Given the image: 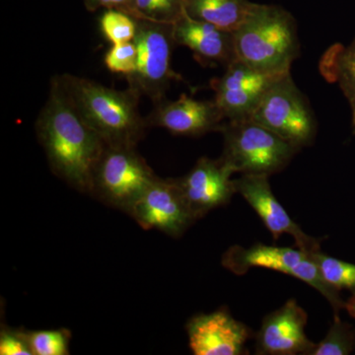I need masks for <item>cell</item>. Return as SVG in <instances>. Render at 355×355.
Listing matches in <instances>:
<instances>
[{
    "instance_id": "1",
    "label": "cell",
    "mask_w": 355,
    "mask_h": 355,
    "mask_svg": "<svg viewBox=\"0 0 355 355\" xmlns=\"http://www.w3.org/2000/svg\"><path fill=\"white\" fill-rule=\"evenodd\" d=\"M35 128L51 172L90 195L93 172L107 144L84 123L53 79Z\"/></svg>"
},
{
    "instance_id": "2",
    "label": "cell",
    "mask_w": 355,
    "mask_h": 355,
    "mask_svg": "<svg viewBox=\"0 0 355 355\" xmlns=\"http://www.w3.org/2000/svg\"><path fill=\"white\" fill-rule=\"evenodd\" d=\"M53 79L84 123L107 146L137 147L146 137L149 128L139 112L141 96L132 88L116 90L69 73Z\"/></svg>"
},
{
    "instance_id": "3",
    "label": "cell",
    "mask_w": 355,
    "mask_h": 355,
    "mask_svg": "<svg viewBox=\"0 0 355 355\" xmlns=\"http://www.w3.org/2000/svg\"><path fill=\"white\" fill-rule=\"evenodd\" d=\"M234 37L238 60L268 73H289L300 53L296 21L279 6L254 3Z\"/></svg>"
},
{
    "instance_id": "4",
    "label": "cell",
    "mask_w": 355,
    "mask_h": 355,
    "mask_svg": "<svg viewBox=\"0 0 355 355\" xmlns=\"http://www.w3.org/2000/svg\"><path fill=\"white\" fill-rule=\"evenodd\" d=\"M221 159L235 173L272 176L291 163L299 149L256 121H225Z\"/></svg>"
},
{
    "instance_id": "5",
    "label": "cell",
    "mask_w": 355,
    "mask_h": 355,
    "mask_svg": "<svg viewBox=\"0 0 355 355\" xmlns=\"http://www.w3.org/2000/svg\"><path fill=\"white\" fill-rule=\"evenodd\" d=\"M157 177L137 147L106 146L93 172L90 196L130 216Z\"/></svg>"
},
{
    "instance_id": "6",
    "label": "cell",
    "mask_w": 355,
    "mask_h": 355,
    "mask_svg": "<svg viewBox=\"0 0 355 355\" xmlns=\"http://www.w3.org/2000/svg\"><path fill=\"white\" fill-rule=\"evenodd\" d=\"M250 119L299 150L311 146L316 137L314 112L294 83L291 72L268 88Z\"/></svg>"
},
{
    "instance_id": "7",
    "label": "cell",
    "mask_w": 355,
    "mask_h": 355,
    "mask_svg": "<svg viewBox=\"0 0 355 355\" xmlns=\"http://www.w3.org/2000/svg\"><path fill=\"white\" fill-rule=\"evenodd\" d=\"M222 265L237 275H245L253 268L286 273L316 289L330 302L336 313L345 307L338 289L324 282L309 252L297 247L268 246L261 243L249 248L236 245L223 254Z\"/></svg>"
},
{
    "instance_id": "8",
    "label": "cell",
    "mask_w": 355,
    "mask_h": 355,
    "mask_svg": "<svg viewBox=\"0 0 355 355\" xmlns=\"http://www.w3.org/2000/svg\"><path fill=\"white\" fill-rule=\"evenodd\" d=\"M133 42L139 51V60L135 73L125 78L128 87L156 104L165 99L173 81L181 79L172 69L173 50L176 46L174 24L137 19Z\"/></svg>"
},
{
    "instance_id": "9",
    "label": "cell",
    "mask_w": 355,
    "mask_h": 355,
    "mask_svg": "<svg viewBox=\"0 0 355 355\" xmlns=\"http://www.w3.org/2000/svg\"><path fill=\"white\" fill-rule=\"evenodd\" d=\"M284 76L261 71L236 60L210 85L226 121L249 120L268 88Z\"/></svg>"
},
{
    "instance_id": "10",
    "label": "cell",
    "mask_w": 355,
    "mask_h": 355,
    "mask_svg": "<svg viewBox=\"0 0 355 355\" xmlns=\"http://www.w3.org/2000/svg\"><path fill=\"white\" fill-rule=\"evenodd\" d=\"M130 216L146 230L155 229L173 238L181 237L197 221L176 178H156Z\"/></svg>"
},
{
    "instance_id": "11",
    "label": "cell",
    "mask_w": 355,
    "mask_h": 355,
    "mask_svg": "<svg viewBox=\"0 0 355 355\" xmlns=\"http://www.w3.org/2000/svg\"><path fill=\"white\" fill-rule=\"evenodd\" d=\"M234 172L221 158L198 159L190 172L176 178L178 186L195 218L230 202L235 195Z\"/></svg>"
},
{
    "instance_id": "12",
    "label": "cell",
    "mask_w": 355,
    "mask_h": 355,
    "mask_svg": "<svg viewBox=\"0 0 355 355\" xmlns=\"http://www.w3.org/2000/svg\"><path fill=\"white\" fill-rule=\"evenodd\" d=\"M146 119L148 128H162L173 135L191 137L219 132L226 121L214 100H197L186 94L175 101L165 98L153 104Z\"/></svg>"
},
{
    "instance_id": "13",
    "label": "cell",
    "mask_w": 355,
    "mask_h": 355,
    "mask_svg": "<svg viewBox=\"0 0 355 355\" xmlns=\"http://www.w3.org/2000/svg\"><path fill=\"white\" fill-rule=\"evenodd\" d=\"M268 176L266 175H242L234 180L236 193L257 212L261 221L277 241L282 235H291L295 247L306 252L321 249L319 239L306 234L297 223L292 220L282 203L270 189Z\"/></svg>"
},
{
    "instance_id": "14",
    "label": "cell",
    "mask_w": 355,
    "mask_h": 355,
    "mask_svg": "<svg viewBox=\"0 0 355 355\" xmlns=\"http://www.w3.org/2000/svg\"><path fill=\"white\" fill-rule=\"evenodd\" d=\"M189 345L195 355L248 354L246 343L251 330L237 321L227 309L198 314L186 324Z\"/></svg>"
},
{
    "instance_id": "15",
    "label": "cell",
    "mask_w": 355,
    "mask_h": 355,
    "mask_svg": "<svg viewBox=\"0 0 355 355\" xmlns=\"http://www.w3.org/2000/svg\"><path fill=\"white\" fill-rule=\"evenodd\" d=\"M307 313L294 299L265 317L257 334L256 352L263 355H310L316 343L305 333Z\"/></svg>"
},
{
    "instance_id": "16",
    "label": "cell",
    "mask_w": 355,
    "mask_h": 355,
    "mask_svg": "<svg viewBox=\"0 0 355 355\" xmlns=\"http://www.w3.org/2000/svg\"><path fill=\"white\" fill-rule=\"evenodd\" d=\"M174 39L176 46L190 49L196 60L205 67H227L238 60L234 32L193 19L187 14L175 23Z\"/></svg>"
},
{
    "instance_id": "17",
    "label": "cell",
    "mask_w": 355,
    "mask_h": 355,
    "mask_svg": "<svg viewBox=\"0 0 355 355\" xmlns=\"http://www.w3.org/2000/svg\"><path fill=\"white\" fill-rule=\"evenodd\" d=\"M253 6L249 0H186V14L193 19L234 32Z\"/></svg>"
},
{
    "instance_id": "18",
    "label": "cell",
    "mask_w": 355,
    "mask_h": 355,
    "mask_svg": "<svg viewBox=\"0 0 355 355\" xmlns=\"http://www.w3.org/2000/svg\"><path fill=\"white\" fill-rule=\"evenodd\" d=\"M319 69L329 83L340 86L349 100L355 132V39L347 46L336 44L324 51Z\"/></svg>"
},
{
    "instance_id": "19",
    "label": "cell",
    "mask_w": 355,
    "mask_h": 355,
    "mask_svg": "<svg viewBox=\"0 0 355 355\" xmlns=\"http://www.w3.org/2000/svg\"><path fill=\"white\" fill-rule=\"evenodd\" d=\"M186 14V0H133L132 16L137 19L175 24Z\"/></svg>"
},
{
    "instance_id": "20",
    "label": "cell",
    "mask_w": 355,
    "mask_h": 355,
    "mask_svg": "<svg viewBox=\"0 0 355 355\" xmlns=\"http://www.w3.org/2000/svg\"><path fill=\"white\" fill-rule=\"evenodd\" d=\"M327 284L334 288L355 292V265L328 256L321 251L309 252Z\"/></svg>"
},
{
    "instance_id": "21",
    "label": "cell",
    "mask_w": 355,
    "mask_h": 355,
    "mask_svg": "<svg viewBox=\"0 0 355 355\" xmlns=\"http://www.w3.org/2000/svg\"><path fill=\"white\" fill-rule=\"evenodd\" d=\"M103 36L111 44L135 41L137 19L120 9H105L99 19Z\"/></svg>"
},
{
    "instance_id": "22",
    "label": "cell",
    "mask_w": 355,
    "mask_h": 355,
    "mask_svg": "<svg viewBox=\"0 0 355 355\" xmlns=\"http://www.w3.org/2000/svg\"><path fill=\"white\" fill-rule=\"evenodd\" d=\"M70 338L67 329L27 331L33 355H69Z\"/></svg>"
},
{
    "instance_id": "23",
    "label": "cell",
    "mask_w": 355,
    "mask_h": 355,
    "mask_svg": "<svg viewBox=\"0 0 355 355\" xmlns=\"http://www.w3.org/2000/svg\"><path fill=\"white\" fill-rule=\"evenodd\" d=\"M139 51L135 42L112 44L105 53L104 64L112 73L121 74L125 78L137 70Z\"/></svg>"
},
{
    "instance_id": "24",
    "label": "cell",
    "mask_w": 355,
    "mask_h": 355,
    "mask_svg": "<svg viewBox=\"0 0 355 355\" xmlns=\"http://www.w3.org/2000/svg\"><path fill=\"white\" fill-rule=\"evenodd\" d=\"M352 349V335L349 329L336 318L326 338L316 343L310 355H347Z\"/></svg>"
},
{
    "instance_id": "25",
    "label": "cell",
    "mask_w": 355,
    "mask_h": 355,
    "mask_svg": "<svg viewBox=\"0 0 355 355\" xmlns=\"http://www.w3.org/2000/svg\"><path fill=\"white\" fill-rule=\"evenodd\" d=\"M0 354L33 355L27 338V331L2 326L0 331Z\"/></svg>"
},
{
    "instance_id": "26",
    "label": "cell",
    "mask_w": 355,
    "mask_h": 355,
    "mask_svg": "<svg viewBox=\"0 0 355 355\" xmlns=\"http://www.w3.org/2000/svg\"><path fill=\"white\" fill-rule=\"evenodd\" d=\"M83 3L89 12L101 9H120L132 15L133 0H83Z\"/></svg>"
},
{
    "instance_id": "27",
    "label": "cell",
    "mask_w": 355,
    "mask_h": 355,
    "mask_svg": "<svg viewBox=\"0 0 355 355\" xmlns=\"http://www.w3.org/2000/svg\"><path fill=\"white\" fill-rule=\"evenodd\" d=\"M349 312L355 317V299L352 301L349 304Z\"/></svg>"
}]
</instances>
